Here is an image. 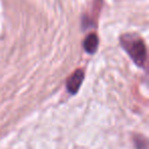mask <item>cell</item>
Returning <instances> with one entry per match:
<instances>
[{
  "instance_id": "obj_1",
  "label": "cell",
  "mask_w": 149,
  "mask_h": 149,
  "mask_svg": "<svg viewBox=\"0 0 149 149\" xmlns=\"http://www.w3.org/2000/svg\"><path fill=\"white\" fill-rule=\"evenodd\" d=\"M120 44L137 65H144L147 59V51L144 41L140 37L133 34H126L120 37Z\"/></svg>"
},
{
  "instance_id": "obj_2",
  "label": "cell",
  "mask_w": 149,
  "mask_h": 149,
  "mask_svg": "<svg viewBox=\"0 0 149 149\" xmlns=\"http://www.w3.org/2000/svg\"><path fill=\"white\" fill-rule=\"evenodd\" d=\"M84 80V72L82 70H77L66 81V89L70 94H76L79 91Z\"/></svg>"
},
{
  "instance_id": "obj_3",
  "label": "cell",
  "mask_w": 149,
  "mask_h": 149,
  "mask_svg": "<svg viewBox=\"0 0 149 149\" xmlns=\"http://www.w3.org/2000/svg\"><path fill=\"white\" fill-rule=\"evenodd\" d=\"M84 49L88 52V53H94L97 50L98 45H99V39H98L96 34H90L86 37L85 41H84Z\"/></svg>"
}]
</instances>
